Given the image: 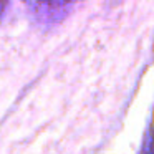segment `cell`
Wrapping results in <instances>:
<instances>
[{
	"label": "cell",
	"instance_id": "obj_1",
	"mask_svg": "<svg viewBox=\"0 0 154 154\" xmlns=\"http://www.w3.org/2000/svg\"><path fill=\"white\" fill-rule=\"evenodd\" d=\"M7 4H8V0H0V15L4 14V10H5V7H7Z\"/></svg>",
	"mask_w": 154,
	"mask_h": 154
}]
</instances>
